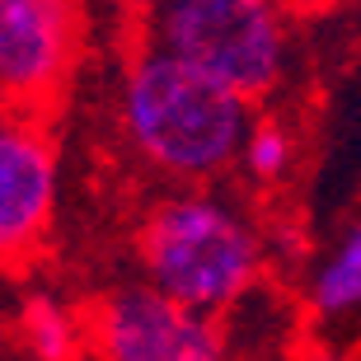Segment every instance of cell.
<instances>
[{
  "instance_id": "cell-1",
  "label": "cell",
  "mask_w": 361,
  "mask_h": 361,
  "mask_svg": "<svg viewBox=\"0 0 361 361\" xmlns=\"http://www.w3.org/2000/svg\"><path fill=\"white\" fill-rule=\"evenodd\" d=\"M127 132L136 150L164 174L202 178L216 174L249 141L244 136V94L202 75L169 52H141L127 75Z\"/></svg>"
},
{
  "instance_id": "cell-2",
  "label": "cell",
  "mask_w": 361,
  "mask_h": 361,
  "mask_svg": "<svg viewBox=\"0 0 361 361\" xmlns=\"http://www.w3.org/2000/svg\"><path fill=\"white\" fill-rule=\"evenodd\" d=\"M141 258L155 291L207 314L254 281L258 244L235 212L207 197H174L146 221Z\"/></svg>"
},
{
  "instance_id": "cell-3",
  "label": "cell",
  "mask_w": 361,
  "mask_h": 361,
  "mask_svg": "<svg viewBox=\"0 0 361 361\" xmlns=\"http://www.w3.org/2000/svg\"><path fill=\"white\" fill-rule=\"evenodd\" d=\"M150 47L249 99L281 75L286 38L272 0H150Z\"/></svg>"
},
{
  "instance_id": "cell-4",
  "label": "cell",
  "mask_w": 361,
  "mask_h": 361,
  "mask_svg": "<svg viewBox=\"0 0 361 361\" xmlns=\"http://www.w3.org/2000/svg\"><path fill=\"white\" fill-rule=\"evenodd\" d=\"M94 324L108 361H221V343L207 314L169 300L155 286L113 291Z\"/></svg>"
},
{
  "instance_id": "cell-5",
  "label": "cell",
  "mask_w": 361,
  "mask_h": 361,
  "mask_svg": "<svg viewBox=\"0 0 361 361\" xmlns=\"http://www.w3.org/2000/svg\"><path fill=\"white\" fill-rule=\"evenodd\" d=\"M75 52L71 0H0V99L42 104Z\"/></svg>"
},
{
  "instance_id": "cell-6",
  "label": "cell",
  "mask_w": 361,
  "mask_h": 361,
  "mask_svg": "<svg viewBox=\"0 0 361 361\" xmlns=\"http://www.w3.org/2000/svg\"><path fill=\"white\" fill-rule=\"evenodd\" d=\"M56 202V155L33 122L0 118V258L33 249Z\"/></svg>"
},
{
  "instance_id": "cell-7",
  "label": "cell",
  "mask_w": 361,
  "mask_h": 361,
  "mask_svg": "<svg viewBox=\"0 0 361 361\" xmlns=\"http://www.w3.org/2000/svg\"><path fill=\"white\" fill-rule=\"evenodd\" d=\"M24 338H28V348H33L38 361H71L75 357V324L47 295H33L24 305Z\"/></svg>"
},
{
  "instance_id": "cell-8",
  "label": "cell",
  "mask_w": 361,
  "mask_h": 361,
  "mask_svg": "<svg viewBox=\"0 0 361 361\" xmlns=\"http://www.w3.org/2000/svg\"><path fill=\"white\" fill-rule=\"evenodd\" d=\"M314 305H319V314H348V310H357L361 305V272L348 268L343 258H334L319 272V281H314Z\"/></svg>"
},
{
  "instance_id": "cell-9",
  "label": "cell",
  "mask_w": 361,
  "mask_h": 361,
  "mask_svg": "<svg viewBox=\"0 0 361 361\" xmlns=\"http://www.w3.org/2000/svg\"><path fill=\"white\" fill-rule=\"evenodd\" d=\"M244 160H249V169L258 178H277L286 169V160H291V141H286V132L277 122H258L249 132V141H244Z\"/></svg>"
},
{
  "instance_id": "cell-10",
  "label": "cell",
  "mask_w": 361,
  "mask_h": 361,
  "mask_svg": "<svg viewBox=\"0 0 361 361\" xmlns=\"http://www.w3.org/2000/svg\"><path fill=\"white\" fill-rule=\"evenodd\" d=\"M338 258H343L348 268H357V272H361V226L352 230L348 240H343V249H338Z\"/></svg>"
}]
</instances>
